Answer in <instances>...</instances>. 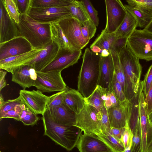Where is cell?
<instances>
[{
	"label": "cell",
	"instance_id": "obj_20",
	"mask_svg": "<svg viewBox=\"0 0 152 152\" xmlns=\"http://www.w3.org/2000/svg\"><path fill=\"white\" fill-rule=\"evenodd\" d=\"M143 92V81H140L137 92L129 101L127 122L130 130L134 134L137 126L140 124V102Z\"/></svg>",
	"mask_w": 152,
	"mask_h": 152
},
{
	"label": "cell",
	"instance_id": "obj_35",
	"mask_svg": "<svg viewBox=\"0 0 152 152\" xmlns=\"http://www.w3.org/2000/svg\"><path fill=\"white\" fill-rule=\"evenodd\" d=\"M110 53L112 54L113 60L115 74L117 80L120 83L125 94V78L123 69L119 60L118 55L113 52Z\"/></svg>",
	"mask_w": 152,
	"mask_h": 152
},
{
	"label": "cell",
	"instance_id": "obj_5",
	"mask_svg": "<svg viewBox=\"0 0 152 152\" xmlns=\"http://www.w3.org/2000/svg\"><path fill=\"white\" fill-rule=\"evenodd\" d=\"M127 46L139 59L152 60V33L144 29H135L129 38Z\"/></svg>",
	"mask_w": 152,
	"mask_h": 152
},
{
	"label": "cell",
	"instance_id": "obj_19",
	"mask_svg": "<svg viewBox=\"0 0 152 152\" xmlns=\"http://www.w3.org/2000/svg\"><path fill=\"white\" fill-rule=\"evenodd\" d=\"M114 72V64L111 54L110 53L107 57L101 56L98 85L107 90L112 89Z\"/></svg>",
	"mask_w": 152,
	"mask_h": 152
},
{
	"label": "cell",
	"instance_id": "obj_28",
	"mask_svg": "<svg viewBox=\"0 0 152 152\" xmlns=\"http://www.w3.org/2000/svg\"><path fill=\"white\" fill-rule=\"evenodd\" d=\"M96 134L113 152H124L125 149L121 140L109 132L105 133H98Z\"/></svg>",
	"mask_w": 152,
	"mask_h": 152
},
{
	"label": "cell",
	"instance_id": "obj_37",
	"mask_svg": "<svg viewBox=\"0 0 152 152\" xmlns=\"http://www.w3.org/2000/svg\"><path fill=\"white\" fill-rule=\"evenodd\" d=\"M96 30V26L90 18L85 22L81 27V31L83 37L89 40L94 36Z\"/></svg>",
	"mask_w": 152,
	"mask_h": 152
},
{
	"label": "cell",
	"instance_id": "obj_3",
	"mask_svg": "<svg viewBox=\"0 0 152 152\" xmlns=\"http://www.w3.org/2000/svg\"><path fill=\"white\" fill-rule=\"evenodd\" d=\"M20 36L24 37L34 49L42 48L52 40L50 23H42L26 14H20L17 24Z\"/></svg>",
	"mask_w": 152,
	"mask_h": 152
},
{
	"label": "cell",
	"instance_id": "obj_48",
	"mask_svg": "<svg viewBox=\"0 0 152 152\" xmlns=\"http://www.w3.org/2000/svg\"><path fill=\"white\" fill-rule=\"evenodd\" d=\"M18 12L20 14H26L30 6L31 0H14Z\"/></svg>",
	"mask_w": 152,
	"mask_h": 152
},
{
	"label": "cell",
	"instance_id": "obj_7",
	"mask_svg": "<svg viewBox=\"0 0 152 152\" xmlns=\"http://www.w3.org/2000/svg\"><path fill=\"white\" fill-rule=\"evenodd\" d=\"M57 23L62 29L72 49L81 50L89 42L90 40L86 39L82 34L81 24L72 16Z\"/></svg>",
	"mask_w": 152,
	"mask_h": 152
},
{
	"label": "cell",
	"instance_id": "obj_56",
	"mask_svg": "<svg viewBox=\"0 0 152 152\" xmlns=\"http://www.w3.org/2000/svg\"><path fill=\"white\" fill-rule=\"evenodd\" d=\"M110 53L106 49L102 50V53H100L102 57H106L108 56L110 54Z\"/></svg>",
	"mask_w": 152,
	"mask_h": 152
},
{
	"label": "cell",
	"instance_id": "obj_39",
	"mask_svg": "<svg viewBox=\"0 0 152 152\" xmlns=\"http://www.w3.org/2000/svg\"><path fill=\"white\" fill-rule=\"evenodd\" d=\"M81 1L84 7L90 18L96 26H98L99 22L98 12L95 9L90 1L84 0Z\"/></svg>",
	"mask_w": 152,
	"mask_h": 152
},
{
	"label": "cell",
	"instance_id": "obj_26",
	"mask_svg": "<svg viewBox=\"0 0 152 152\" xmlns=\"http://www.w3.org/2000/svg\"><path fill=\"white\" fill-rule=\"evenodd\" d=\"M107 89L97 85L93 92L85 98V104L93 107L99 111L104 105L107 96Z\"/></svg>",
	"mask_w": 152,
	"mask_h": 152
},
{
	"label": "cell",
	"instance_id": "obj_40",
	"mask_svg": "<svg viewBox=\"0 0 152 152\" xmlns=\"http://www.w3.org/2000/svg\"><path fill=\"white\" fill-rule=\"evenodd\" d=\"M66 90L59 91L49 96L46 109L59 106L62 105L65 94Z\"/></svg>",
	"mask_w": 152,
	"mask_h": 152
},
{
	"label": "cell",
	"instance_id": "obj_52",
	"mask_svg": "<svg viewBox=\"0 0 152 152\" xmlns=\"http://www.w3.org/2000/svg\"><path fill=\"white\" fill-rule=\"evenodd\" d=\"M7 73L6 71H4L2 69L0 71V91L5 87L7 83L5 79V77Z\"/></svg>",
	"mask_w": 152,
	"mask_h": 152
},
{
	"label": "cell",
	"instance_id": "obj_2",
	"mask_svg": "<svg viewBox=\"0 0 152 152\" xmlns=\"http://www.w3.org/2000/svg\"><path fill=\"white\" fill-rule=\"evenodd\" d=\"M44 135L68 151L76 146L81 130L75 126H67L58 124L53 121L48 111L42 115Z\"/></svg>",
	"mask_w": 152,
	"mask_h": 152
},
{
	"label": "cell",
	"instance_id": "obj_42",
	"mask_svg": "<svg viewBox=\"0 0 152 152\" xmlns=\"http://www.w3.org/2000/svg\"><path fill=\"white\" fill-rule=\"evenodd\" d=\"M130 152H142L140 124L137 126L133 135Z\"/></svg>",
	"mask_w": 152,
	"mask_h": 152
},
{
	"label": "cell",
	"instance_id": "obj_12",
	"mask_svg": "<svg viewBox=\"0 0 152 152\" xmlns=\"http://www.w3.org/2000/svg\"><path fill=\"white\" fill-rule=\"evenodd\" d=\"M82 54L81 50L61 48L53 61L41 71H62L76 63Z\"/></svg>",
	"mask_w": 152,
	"mask_h": 152
},
{
	"label": "cell",
	"instance_id": "obj_30",
	"mask_svg": "<svg viewBox=\"0 0 152 152\" xmlns=\"http://www.w3.org/2000/svg\"><path fill=\"white\" fill-rule=\"evenodd\" d=\"M50 30L52 40L58 44L60 48L72 49L57 23H50Z\"/></svg>",
	"mask_w": 152,
	"mask_h": 152
},
{
	"label": "cell",
	"instance_id": "obj_49",
	"mask_svg": "<svg viewBox=\"0 0 152 152\" xmlns=\"http://www.w3.org/2000/svg\"><path fill=\"white\" fill-rule=\"evenodd\" d=\"M133 134L129 128L128 122L125 126V129L121 139V140L125 148L128 146Z\"/></svg>",
	"mask_w": 152,
	"mask_h": 152
},
{
	"label": "cell",
	"instance_id": "obj_15",
	"mask_svg": "<svg viewBox=\"0 0 152 152\" xmlns=\"http://www.w3.org/2000/svg\"><path fill=\"white\" fill-rule=\"evenodd\" d=\"M60 48L58 44L51 40L34 58L25 65L32 66L36 71H41L53 61Z\"/></svg>",
	"mask_w": 152,
	"mask_h": 152
},
{
	"label": "cell",
	"instance_id": "obj_32",
	"mask_svg": "<svg viewBox=\"0 0 152 152\" xmlns=\"http://www.w3.org/2000/svg\"><path fill=\"white\" fill-rule=\"evenodd\" d=\"M72 0H31V5L39 7H67Z\"/></svg>",
	"mask_w": 152,
	"mask_h": 152
},
{
	"label": "cell",
	"instance_id": "obj_47",
	"mask_svg": "<svg viewBox=\"0 0 152 152\" xmlns=\"http://www.w3.org/2000/svg\"><path fill=\"white\" fill-rule=\"evenodd\" d=\"M107 96L104 102V105L107 109L117 105L119 101L115 96L112 89L107 90Z\"/></svg>",
	"mask_w": 152,
	"mask_h": 152
},
{
	"label": "cell",
	"instance_id": "obj_22",
	"mask_svg": "<svg viewBox=\"0 0 152 152\" xmlns=\"http://www.w3.org/2000/svg\"><path fill=\"white\" fill-rule=\"evenodd\" d=\"M52 120L61 125L74 126L75 123L76 114L63 104L59 106L46 109Z\"/></svg>",
	"mask_w": 152,
	"mask_h": 152
},
{
	"label": "cell",
	"instance_id": "obj_55",
	"mask_svg": "<svg viewBox=\"0 0 152 152\" xmlns=\"http://www.w3.org/2000/svg\"><path fill=\"white\" fill-rule=\"evenodd\" d=\"M144 29L152 33V19L148 25Z\"/></svg>",
	"mask_w": 152,
	"mask_h": 152
},
{
	"label": "cell",
	"instance_id": "obj_33",
	"mask_svg": "<svg viewBox=\"0 0 152 152\" xmlns=\"http://www.w3.org/2000/svg\"><path fill=\"white\" fill-rule=\"evenodd\" d=\"M20 117V121L26 126H33L36 124L40 119L37 115L26 108L24 104Z\"/></svg>",
	"mask_w": 152,
	"mask_h": 152
},
{
	"label": "cell",
	"instance_id": "obj_17",
	"mask_svg": "<svg viewBox=\"0 0 152 152\" xmlns=\"http://www.w3.org/2000/svg\"><path fill=\"white\" fill-rule=\"evenodd\" d=\"M43 48L34 49L26 53L0 60V69L12 74L17 68L25 65L34 58Z\"/></svg>",
	"mask_w": 152,
	"mask_h": 152
},
{
	"label": "cell",
	"instance_id": "obj_45",
	"mask_svg": "<svg viewBox=\"0 0 152 152\" xmlns=\"http://www.w3.org/2000/svg\"><path fill=\"white\" fill-rule=\"evenodd\" d=\"M128 38L127 37L118 38L113 43L110 53L113 52L118 55L127 45Z\"/></svg>",
	"mask_w": 152,
	"mask_h": 152
},
{
	"label": "cell",
	"instance_id": "obj_43",
	"mask_svg": "<svg viewBox=\"0 0 152 152\" xmlns=\"http://www.w3.org/2000/svg\"><path fill=\"white\" fill-rule=\"evenodd\" d=\"M23 104L18 105L14 109L3 113L0 114V119L4 118H12L17 121L20 120V115L22 110Z\"/></svg>",
	"mask_w": 152,
	"mask_h": 152
},
{
	"label": "cell",
	"instance_id": "obj_27",
	"mask_svg": "<svg viewBox=\"0 0 152 152\" xmlns=\"http://www.w3.org/2000/svg\"><path fill=\"white\" fill-rule=\"evenodd\" d=\"M68 8L72 17L79 21L82 25L90 19L81 1L72 0L70 5Z\"/></svg>",
	"mask_w": 152,
	"mask_h": 152
},
{
	"label": "cell",
	"instance_id": "obj_23",
	"mask_svg": "<svg viewBox=\"0 0 152 152\" xmlns=\"http://www.w3.org/2000/svg\"><path fill=\"white\" fill-rule=\"evenodd\" d=\"M63 104L76 115L84 107L85 98L77 90L67 87Z\"/></svg>",
	"mask_w": 152,
	"mask_h": 152
},
{
	"label": "cell",
	"instance_id": "obj_4",
	"mask_svg": "<svg viewBox=\"0 0 152 152\" xmlns=\"http://www.w3.org/2000/svg\"><path fill=\"white\" fill-rule=\"evenodd\" d=\"M118 56L125 76L126 98L129 101L138 90L142 67L140 59L127 45L122 50Z\"/></svg>",
	"mask_w": 152,
	"mask_h": 152
},
{
	"label": "cell",
	"instance_id": "obj_46",
	"mask_svg": "<svg viewBox=\"0 0 152 152\" xmlns=\"http://www.w3.org/2000/svg\"><path fill=\"white\" fill-rule=\"evenodd\" d=\"M152 83V64L150 66L143 80V92L146 97Z\"/></svg>",
	"mask_w": 152,
	"mask_h": 152
},
{
	"label": "cell",
	"instance_id": "obj_24",
	"mask_svg": "<svg viewBox=\"0 0 152 152\" xmlns=\"http://www.w3.org/2000/svg\"><path fill=\"white\" fill-rule=\"evenodd\" d=\"M139 107L142 152H146L148 132L151 126L148 119L145 97L143 92L140 95Z\"/></svg>",
	"mask_w": 152,
	"mask_h": 152
},
{
	"label": "cell",
	"instance_id": "obj_53",
	"mask_svg": "<svg viewBox=\"0 0 152 152\" xmlns=\"http://www.w3.org/2000/svg\"><path fill=\"white\" fill-rule=\"evenodd\" d=\"M146 152H152V127L149 129L148 138Z\"/></svg>",
	"mask_w": 152,
	"mask_h": 152
},
{
	"label": "cell",
	"instance_id": "obj_9",
	"mask_svg": "<svg viewBox=\"0 0 152 152\" xmlns=\"http://www.w3.org/2000/svg\"><path fill=\"white\" fill-rule=\"evenodd\" d=\"M106 24L104 31L115 32L123 21L127 13L124 5L120 0H105Z\"/></svg>",
	"mask_w": 152,
	"mask_h": 152
},
{
	"label": "cell",
	"instance_id": "obj_18",
	"mask_svg": "<svg viewBox=\"0 0 152 152\" xmlns=\"http://www.w3.org/2000/svg\"><path fill=\"white\" fill-rule=\"evenodd\" d=\"M12 74V81L19 84L23 89L34 86L37 74L32 66L28 65L20 66L15 69Z\"/></svg>",
	"mask_w": 152,
	"mask_h": 152
},
{
	"label": "cell",
	"instance_id": "obj_16",
	"mask_svg": "<svg viewBox=\"0 0 152 152\" xmlns=\"http://www.w3.org/2000/svg\"><path fill=\"white\" fill-rule=\"evenodd\" d=\"M76 147L80 152H113L94 133L82 134Z\"/></svg>",
	"mask_w": 152,
	"mask_h": 152
},
{
	"label": "cell",
	"instance_id": "obj_34",
	"mask_svg": "<svg viewBox=\"0 0 152 152\" xmlns=\"http://www.w3.org/2000/svg\"><path fill=\"white\" fill-rule=\"evenodd\" d=\"M99 119L98 126L99 132L105 133L109 132L111 128L107 111L104 105L98 112Z\"/></svg>",
	"mask_w": 152,
	"mask_h": 152
},
{
	"label": "cell",
	"instance_id": "obj_51",
	"mask_svg": "<svg viewBox=\"0 0 152 152\" xmlns=\"http://www.w3.org/2000/svg\"><path fill=\"white\" fill-rule=\"evenodd\" d=\"M125 129V127L121 128L111 127L109 132L117 138L121 140Z\"/></svg>",
	"mask_w": 152,
	"mask_h": 152
},
{
	"label": "cell",
	"instance_id": "obj_11",
	"mask_svg": "<svg viewBox=\"0 0 152 152\" xmlns=\"http://www.w3.org/2000/svg\"><path fill=\"white\" fill-rule=\"evenodd\" d=\"M22 104L30 110L37 115H43L46 111L49 96L39 90L31 91L20 90L18 96Z\"/></svg>",
	"mask_w": 152,
	"mask_h": 152
},
{
	"label": "cell",
	"instance_id": "obj_44",
	"mask_svg": "<svg viewBox=\"0 0 152 152\" xmlns=\"http://www.w3.org/2000/svg\"><path fill=\"white\" fill-rule=\"evenodd\" d=\"M21 104V102L18 97L14 99L4 101L3 103L0 105V114L10 111Z\"/></svg>",
	"mask_w": 152,
	"mask_h": 152
},
{
	"label": "cell",
	"instance_id": "obj_21",
	"mask_svg": "<svg viewBox=\"0 0 152 152\" xmlns=\"http://www.w3.org/2000/svg\"><path fill=\"white\" fill-rule=\"evenodd\" d=\"M128 102H121L108 110L107 113L111 127L121 128L125 127L127 122Z\"/></svg>",
	"mask_w": 152,
	"mask_h": 152
},
{
	"label": "cell",
	"instance_id": "obj_38",
	"mask_svg": "<svg viewBox=\"0 0 152 152\" xmlns=\"http://www.w3.org/2000/svg\"><path fill=\"white\" fill-rule=\"evenodd\" d=\"M10 15L15 22L18 24L20 22V14L18 11L14 0H2Z\"/></svg>",
	"mask_w": 152,
	"mask_h": 152
},
{
	"label": "cell",
	"instance_id": "obj_41",
	"mask_svg": "<svg viewBox=\"0 0 152 152\" xmlns=\"http://www.w3.org/2000/svg\"><path fill=\"white\" fill-rule=\"evenodd\" d=\"M112 89L115 96L119 102H123L127 100L122 86L117 80L115 72L112 84Z\"/></svg>",
	"mask_w": 152,
	"mask_h": 152
},
{
	"label": "cell",
	"instance_id": "obj_6",
	"mask_svg": "<svg viewBox=\"0 0 152 152\" xmlns=\"http://www.w3.org/2000/svg\"><path fill=\"white\" fill-rule=\"evenodd\" d=\"M35 20L42 23H56L72 16L67 7H39L31 5L26 13Z\"/></svg>",
	"mask_w": 152,
	"mask_h": 152
},
{
	"label": "cell",
	"instance_id": "obj_13",
	"mask_svg": "<svg viewBox=\"0 0 152 152\" xmlns=\"http://www.w3.org/2000/svg\"><path fill=\"white\" fill-rule=\"evenodd\" d=\"M34 49L23 37L19 36L0 43V61L29 52Z\"/></svg>",
	"mask_w": 152,
	"mask_h": 152
},
{
	"label": "cell",
	"instance_id": "obj_10",
	"mask_svg": "<svg viewBox=\"0 0 152 152\" xmlns=\"http://www.w3.org/2000/svg\"><path fill=\"white\" fill-rule=\"evenodd\" d=\"M98 112L94 107L85 104L80 112L76 115L75 123L74 126L80 129L84 133H99Z\"/></svg>",
	"mask_w": 152,
	"mask_h": 152
},
{
	"label": "cell",
	"instance_id": "obj_1",
	"mask_svg": "<svg viewBox=\"0 0 152 152\" xmlns=\"http://www.w3.org/2000/svg\"><path fill=\"white\" fill-rule=\"evenodd\" d=\"M101 56L88 48L82 56L83 61L78 77L77 91L86 98L98 85Z\"/></svg>",
	"mask_w": 152,
	"mask_h": 152
},
{
	"label": "cell",
	"instance_id": "obj_57",
	"mask_svg": "<svg viewBox=\"0 0 152 152\" xmlns=\"http://www.w3.org/2000/svg\"><path fill=\"white\" fill-rule=\"evenodd\" d=\"M133 137L131 138L128 146L125 148L124 152H130L132 144Z\"/></svg>",
	"mask_w": 152,
	"mask_h": 152
},
{
	"label": "cell",
	"instance_id": "obj_31",
	"mask_svg": "<svg viewBox=\"0 0 152 152\" xmlns=\"http://www.w3.org/2000/svg\"><path fill=\"white\" fill-rule=\"evenodd\" d=\"M124 5L127 11L130 13L137 21V27L144 28L152 19V16L137 8L128 4Z\"/></svg>",
	"mask_w": 152,
	"mask_h": 152
},
{
	"label": "cell",
	"instance_id": "obj_8",
	"mask_svg": "<svg viewBox=\"0 0 152 152\" xmlns=\"http://www.w3.org/2000/svg\"><path fill=\"white\" fill-rule=\"evenodd\" d=\"M36 72L37 78L34 86L43 93L61 91L66 89L67 86L61 76V71Z\"/></svg>",
	"mask_w": 152,
	"mask_h": 152
},
{
	"label": "cell",
	"instance_id": "obj_25",
	"mask_svg": "<svg viewBox=\"0 0 152 152\" xmlns=\"http://www.w3.org/2000/svg\"><path fill=\"white\" fill-rule=\"evenodd\" d=\"M137 27V21L130 13L127 11L123 21L115 33L118 38H129Z\"/></svg>",
	"mask_w": 152,
	"mask_h": 152
},
{
	"label": "cell",
	"instance_id": "obj_50",
	"mask_svg": "<svg viewBox=\"0 0 152 152\" xmlns=\"http://www.w3.org/2000/svg\"><path fill=\"white\" fill-rule=\"evenodd\" d=\"M145 100L146 104L147 111L148 115L152 111V83L148 94L145 97Z\"/></svg>",
	"mask_w": 152,
	"mask_h": 152
},
{
	"label": "cell",
	"instance_id": "obj_58",
	"mask_svg": "<svg viewBox=\"0 0 152 152\" xmlns=\"http://www.w3.org/2000/svg\"><path fill=\"white\" fill-rule=\"evenodd\" d=\"M148 117L150 125L152 127V111L148 115Z\"/></svg>",
	"mask_w": 152,
	"mask_h": 152
},
{
	"label": "cell",
	"instance_id": "obj_36",
	"mask_svg": "<svg viewBox=\"0 0 152 152\" xmlns=\"http://www.w3.org/2000/svg\"><path fill=\"white\" fill-rule=\"evenodd\" d=\"M126 1L128 5L152 16V0H127Z\"/></svg>",
	"mask_w": 152,
	"mask_h": 152
},
{
	"label": "cell",
	"instance_id": "obj_14",
	"mask_svg": "<svg viewBox=\"0 0 152 152\" xmlns=\"http://www.w3.org/2000/svg\"><path fill=\"white\" fill-rule=\"evenodd\" d=\"M0 43L20 36L17 24L8 13L2 0H0Z\"/></svg>",
	"mask_w": 152,
	"mask_h": 152
},
{
	"label": "cell",
	"instance_id": "obj_29",
	"mask_svg": "<svg viewBox=\"0 0 152 152\" xmlns=\"http://www.w3.org/2000/svg\"><path fill=\"white\" fill-rule=\"evenodd\" d=\"M118 38L115 32L108 33L104 29L91 46L96 45L102 50L106 49L110 53L113 44Z\"/></svg>",
	"mask_w": 152,
	"mask_h": 152
},
{
	"label": "cell",
	"instance_id": "obj_54",
	"mask_svg": "<svg viewBox=\"0 0 152 152\" xmlns=\"http://www.w3.org/2000/svg\"><path fill=\"white\" fill-rule=\"evenodd\" d=\"M90 49L93 52L96 53H101L102 50L98 46L95 45L90 46Z\"/></svg>",
	"mask_w": 152,
	"mask_h": 152
}]
</instances>
